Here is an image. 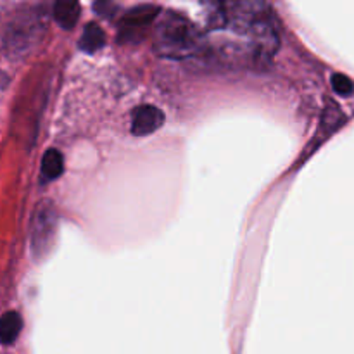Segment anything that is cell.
I'll return each instance as SVG.
<instances>
[{"label": "cell", "instance_id": "9", "mask_svg": "<svg viewBox=\"0 0 354 354\" xmlns=\"http://www.w3.org/2000/svg\"><path fill=\"white\" fill-rule=\"evenodd\" d=\"M106 45V33L102 28L95 23H88L83 30L82 38H80V48L88 54L100 50Z\"/></svg>", "mask_w": 354, "mask_h": 354}, {"label": "cell", "instance_id": "11", "mask_svg": "<svg viewBox=\"0 0 354 354\" xmlns=\"http://www.w3.org/2000/svg\"><path fill=\"white\" fill-rule=\"evenodd\" d=\"M332 88H334V92L339 93V95H351L354 85L348 76L341 75V73H335V75L332 76Z\"/></svg>", "mask_w": 354, "mask_h": 354}, {"label": "cell", "instance_id": "3", "mask_svg": "<svg viewBox=\"0 0 354 354\" xmlns=\"http://www.w3.org/2000/svg\"><path fill=\"white\" fill-rule=\"evenodd\" d=\"M47 28V12L45 7L28 6L16 12L3 30V50L9 57H23L33 50L41 40Z\"/></svg>", "mask_w": 354, "mask_h": 354}, {"label": "cell", "instance_id": "1", "mask_svg": "<svg viewBox=\"0 0 354 354\" xmlns=\"http://www.w3.org/2000/svg\"><path fill=\"white\" fill-rule=\"evenodd\" d=\"M204 33L221 38L216 52L230 61L265 66L279 50L275 16L268 3L258 0L207 3Z\"/></svg>", "mask_w": 354, "mask_h": 354}, {"label": "cell", "instance_id": "6", "mask_svg": "<svg viewBox=\"0 0 354 354\" xmlns=\"http://www.w3.org/2000/svg\"><path fill=\"white\" fill-rule=\"evenodd\" d=\"M162 123H165L162 111L151 104H144V106H138L131 114V133L135 137H147L159 130Z\"/></svg>", "mask_w": 354, "mask_h": 354}, {"label": "cell", "instance_id": "4", "mask_svg": "<svg viewBox=\"0 0 354 354\" xmlns=\"http://www.w3.org/2000/svg\"><path fill=\"white\" fill-rule=\"evenodd\" d=\"M57 234V214L50 203H40L31 214L30 248L35 258H44L52 249Z\"/></svg>", "mask_w": 354, "mask_h": 354}, {"label": "cell", "instance_id": "7", "mask_svg": "<svg viewBox=\"0 0 354 354\" xmlns=\"http://www.w3.org/2000/svg\"><path fill=\"white\" fill-rule=\"evenodd\" d=\"M54 19L57 21L59 26L62 30H71L80 19V7L78 2H69V0H61V2L54 3Z\"/></svg>", "mask_w": 354, "mask_h": 354}, {"label": "cell", "instance_id": "10", "mask_svg": "<svg viewBox=\"0 0 354 354\" xmlns=\"http://www.w3.org/2000/svg\"><path fill=\"white\" fill-rule=\"evenodd\" d=\"M64 171V158L57 149H48L41 158V176L45 180H55Z\"/></svg>", "mask_w": 354, "mask_h": 354}, {"label": "cell", "instance_id": "5", "mask_svg": "<svg viewBox=\"0 0 354 354\" xmlns=\"http://www.w3.org/2000/svg\"><path fill=\"white\" fill-rule=\"evenodd\" d=\"M158 6H151V3H144V6H137L130 9L120 23L121 37L124 35V38H138V31L147 30V26H151L152 21L158 17Z\"/></svg>", "mask_w": 354, "mask_h": 354}, {"label": "cell", "instance_id": "8", "mask_svg": "<svg viewBox=\"0 0 354 354\" xmlns=\"http://www.w3.org/2000/svg\"><path fill=\"white\" fill-rule=\"evenodd\" d=\"M21 328H23V320H21L19 313H16V311L3 313L2 320H0V341H2V344H12L19 335Z\"/></svg>", "mask_w": 354, "mask_h": 354}, {"label": "cell", "instance_id": "2", "mask_svg": "<svg viewBox=\"0 0 354 354\" xmlns=\"http://www.w3.org/2000/svg\"><path fill=\"white\" fill-rule=\"evenodd\" d=\"M154 48L161 57L185 61L207 52L209 38L183 14L166 10L158 17L154 26Z\"/></svg>", "mask_w": 354, "mask_h": 354}]
</instances>
